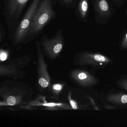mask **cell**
<instances>
[{"label":"cell","instance_id":"30bf717a","mask_svg":"<svg viewBox=\"0 0 127 127\" xmlns=\"http://www.w3.org/2000/svg\"><path fill=\"white\" fill-rule=\"evenodd\" d=\"M8 104L10 105H14L16 103V99L14 96H9L7 100Z\"/></svg>","mask_w":127,"mask_h":127},{"label":"cell","instance_id":"9a60e30c","mask_svg":"<svg viewBox=\"0 0 127 127\" xmlns=\"http://www.w3.org/2000/svg\"><path fill=\"white\" fill-rule=\"evenodd\" d=\"M53 88L56 90H59L61 89L62 87L60 85H56L53 87Z\"/></svg>","mask_w":127,"mask_h":127},{"label":"cell","instance_id":"ba28073f","mask_svg":"<svg viewBox=\"0 0 127 127\" xmlns=\"http://www.w3.org/2000/svg\"><path fill=\"white\" fill-rule=\"evenodd\" d=\"M91 77H92V76H88L86 73L84 72L80 73L78 75V77L79 79L81 80L88 79V78Z\"/></svg>","mask_w":127,"mask_h":127},{"label":"cell","instance_id":"277c9868","mask_svg":"<svg viewBox=\"0 0 127 127\" xmlns=\"http://www.w3.org/2000/svg\"><path fill=\"white\" fill-rule=\"evenodd\" d=\"M95 7L101 17H108L110 14V8L106 0H95Z\"/></svg>","mask_w":127,"mask_h":127},{"label":"cell","instance_id":"7a4b0ae2","mask_svg":"<svg viewBox=\"0 0 127 127\" xmlns=\"http://www.w3.org/2000/svg\"><path fill=\"white\" fill-rule=\"evenodd\" d=\"M40 0H33L18 27L15 34V39L17 41L23 40L26 35L28 34L32 18L38 7Z\"/></svg>","mask_w":127,"mask_h":127},{"label":"cell","instance_id":"7c38bea8","mask_svg":"<svg viewBox=\"0 0 127 127\" xmlns=\"http://www.w3.org/2000/svg\"><path fill=\"white\" fill-rule=\"evenodd\" d=\"M70 103L73 109H76L77 108V104H76V102L75 101H73V100H71L70 101Z\"/></svg>","mask_w":127,"mask_h":127},{"label":"cell","instance_id":"5bb4252c","mask_svg":"<svg viewBox=\"0 0 127 127\" xmlns=\"http://www.w3.org/2000/svg\"><path fill=\"white\" fill-rule=\"evenodd\" d=\"M122 87H123L125 89H126L127 90V81H125L123 82H122Z\"/></svg>","mask_w":127,"mask_h":127},{"label":"cell","instance_id":"8fae6325","mask_svg":"<svg viewBox=\"0 0 127 127\" xmlns=\"http://www.w3.org/2000/svg\"><path fill=\"white\" fill-rule=\"evenodd\" d=\"M121 46L123 48L127 47V32L126 34L125 35L123 38V40L122 42Z\"/></svg>","mask_w":127,"mask_h":127},{"label":"cell","instance_id":"8992f818","mask_svg":"<svg viewBox=\"0 0 127 127\" xmlns=\"http://www.w3.org/2000/svg\"><path fill=\"white\" fill-rule=\"evenodd\" d=\"M109 101L122 104H127V95H114L109 97Z\"/></svg>","mask_w":127,"mask_h":127},{"label":"cell","instance_id":"2e32d148","mask_svg":"<svg viewBox=\"0 0 127 127\" xmlns=\"http://www.w3.org/2000/svg\"><path fill=\"white\" fill-rule=\"evenodd\" d=\"M44 105H48V106H53V105H55V104L53 103H49L48 104H46Z\"/></svg>","mask_w":127,"mask_h":127},{"label":"cell","instance_id":"9c48e42d","mask_svg":"<svg viewBox=\"0 0 127 127\" xmlns=\"http://www.w3.org/2000/svg\"><path fill=\"white\" fill-rule=\"evenodd\" d=\"M62 48V44L61 42L57 44L53 49V51L54 53H59Z\"/></svg>","mask_w":127,"mask_h":127},{"label":"cell","instance_id":"e0dca14e","mask_svg":"<svg viewBox=\"0 0 127 127\" xmlns=\"http://www.w3.org/2000/svg\"><path fill=\"white\" fill-rule=\"evenodd\" d=\"M64 0V1L65 2L68 3L71 2V1H72V0Z\"/></svg>","mask_w":127,"mask_h":127},{"label":"cell","instance_id":"6da1fadb","mask_svg":"<svg viewBox=\"0 0 127 127\" xmlns=\"http://www.w3.org/2000/svg\"><path fill=\"white\" fill-rule=\"evenodd\" d=\"M51 0H43L35 11L28 32V35L37 34L54 16Z\"/></svg>","mask_w":127,"mask_h":127},{"label":"cell","instance_id":"3957f363","mask_svg":"<svg viewBox=\"0 0 127 127\" xmlns=\"http://www.w3.org/2000/svg\"><path fill=\"white\" fill-rule=\"evenodd\" d=\"M29 0H8V10L11 17L18 18Z\"/></svg>","mask_w":127,"mask_h":127},{"label":"cell","instance_id":"5b68a950","mask_svg":"<svg viewBox=\"0 0 127 127\" xmlns=\"http://www.w3.org/2000/svg\"><path fill=\"white\" fill-rule=\"evenodd\" d=\"M88 3L87 0H80L79 5V10L82 17H86L88 10Z\"/></svg>","mask_w":127,"mask_h":127},{"label":"cell","instance_id":"52a82bcc","mask_svg":"<svg viewBox=\"0 0 127 127\" xmlns=\"http://www.w3.org/2000/svg\"><path fill=\"white\" fill-rule=\"evenodd\" d=\"M38 83L43 88L47 87L48 85V82L47 81L43 78H41L39 79Z\"/></svg>","mask_w":127,"mask_h":127},{"label":"cell","instance_id":"4fadbf2b","mask_svg":"<svg viewBox=\"0 0 127 127\" xmlns=\"http://www.w3.org/2000/svg\"><path fill=\"white\" fill-rule=\"evenodd\" d=\"M7 55L6 53H2L0 54V59L2 61H4L6 59Z\"/></svg>","mask_w":127,"mask_h":127}]
</instances>
